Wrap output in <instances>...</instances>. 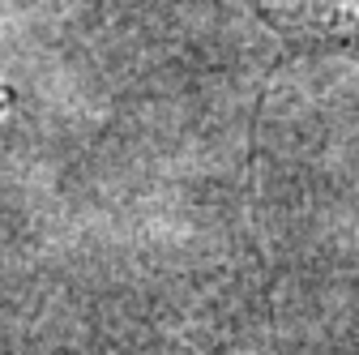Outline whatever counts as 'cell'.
<instances>
[{
	"label": "cell",
	"mask_w": 359,
	"mask_h": 355,
	"mask_svg": "<svg viewBox=\"0 0 359 355\" xmlns=\"http://www.w3.org/2000/svg\"><path fill=\"white\" fill-rule=\"evenodd\" d=\"M291 52L359 56V0H252Z\"/></svg>",
	"instance_id": "obj_1"
}]
</instances>
